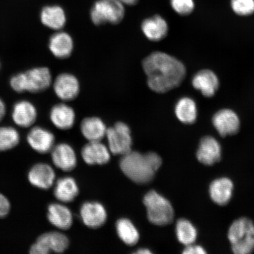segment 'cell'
<instances>
[{
	"label": "cell",
	"mask_w": 254,
	"mask_h": 254,
	"mask_svg": "<svg viewBox=\"0 0 254 254\" xmlns=\"http://www.w3.org/2000/svg\"><path fill=\"white\" fill-rule=\"evenodd\" d=\"M147 84L152 91L165 93L179 87L186 75L183 64L167 54L156 52L142 61Z\"/></svg>",
	"instance_id": "cell-1"
},
{
	"label": "cell",
	"mask_w": 254,
	"mask_h": 254,
	"mask_svg": "<svg viewBox=\"0 0 254 254\" xmlns=\"http://www.w3.org/2000/svg\"><path fill=\"white\" fill-rule=\"evenodd\" d=\"M141 30L149 40L157 42L166 37L168 26L164 18L156 15L145 19L141 24Z\"/></svg>",
	"instance_id": "cell-20"
},
{
	"label": "cell",
	"mask_w": 254,
	"mask_h": 254,
	"mask_svg": "<svg viewBox=\"0 0 254 254\" xmlns=\"http://www.w3.org/2000/svg\"><path fill=\"white\" fill-rule=\"evenodd\" d=\"M69 240L60 232H48L40 236L31 246V254H48L51 252L63 253L68 249Z\"/></svg>",
	"instance_id": "cell-7"
},
{
	"label": "cell",
	"mask_w": 254,
	"mask_h": 254,
	"mask_svg": "<svg viewBox=\"0 0 254 254\" xmlns=\"http://www.w3.org/2000/svg\"><path fill=\"white\" fill-rule=\"evenodd\" d=\"M196 157L200 163L206 166H212L220 161L221 157L220 143L212 136H205L199 143Z\"/></svg>",
	"instance_id": "cell-14"
},
{
	"label": "cell",
	"mask_w": 254,
	"mask_h": 254,
	"mask_svg": "<svg viewBox=\"0 0 254 254\" xmlns=\"http://www.w3.org/2000/svg\"><path fill=\"white\" fill-rule=\"evenodd\" d=\"M109 150L114 155H123L131 151L132 139L131 129L123 122H117L107 130Z\"/></svg>",
	"instance_id": "cell-6"
},
{
	"label": "cell",
	"mask_w": 254,
	"mask_h": 254,
	"mask_svg": "<svg viewBox=\"0 0 254 254\" xmlns=\"http://www.w3.org/2000/svg\"><path fill=\"white\" fill-rule=\"evenodd\" d=\"M49 48L50 52L57 59H67L74 50V41L66 32L57 31L50 37Z\"/></svg>",
	"instance_id": "cell-17"
},
{
	"label": "cell",
	"mask_w": 254,
	"mask_h": 254,
	"mask_svg": "<svg viewBox=\"0 0 254 254\" xmlns=\"http://www.w3.org/2000/svg\"><path fill=\"white\" fill-rule=\"evenodd\" d=\"M143 203L147 209V218L151 223L158 226H165L173 222L174 211L172 205L167 199L151 190L144 196Z\"/></svg>",
	"instance_id": "cell-4"
},
{
	"label": "cell",
	"mask_w": 254,
	"mask_h": 254,
	"mask_svg": "<svg viewBox=\"0 0 254 254\" xmlns=\"http://www.w3.org/2000/svg\"><path fill=\"white\" fill-rule=\"evenodd\" d=\"M9 85L12 90L16 93H23L27 92L25 73L19 72L12 76L9 79Z\"/></svg>",
	"instance_id": "cell-33"
},
{
	"label": "cell",
	"mask_w": 254,
	"mask_h": 254,
	"mask_svg": "<svg viewBox=\"0 0 254 254\" xmlns=\"http://www.w3.org/2000/svg\"><path fill=\"white\" fill-rule=\"evenodd\" d=\"M183 253L184 254H204L206 253L202 247L190 244V245L187 246Z\"/></svg>",
	"instance_id": "cell-35"
},
{
	"label": "cell",
	"mask_w": 254,
	"mask_h": 254,
	"mask_svg": "<svg viewBox=\"0 0 254 254\" xmlns=\"http://www.w3.org/2000/svg\"><path fill=\"white\" fill-rule=\"evenodd\" d=\"M37 116L36 106L26 100L18 101L12 108V120L21 128H29L33 126L36 122Z\"/></svg>",
	"instance_id": "cell-11"
},
{
	"label": "cell",
	"mask_w": 254,
	"mask_h": 254,
	"mask_svg": "<svg viewBox=\"0 0 254 254\" xmlns=\"http://www.w3.org/2000/svg\"><path fill=\"white\" fill-rule=\"evenodd\" d=\"M82 159L88 165H104L110 160V151L100 141H89L82 148Z\"/></svg>",
	"instance_id": "cell-18"
},
{
	"label": "cell",
	"mask_w": 254,
	"mask_h": 254,
	"mask_svg": "<svg viewBox=\"0 0 254 254\" xmlns=\"http://www.w3.org/2000/svg\"><path fill=\"white\" fill-rule=\"evenodd\" d=\"M161 164L160 155L153 152L142 154L131 150L123 155L120 161L123 173L132 182L141 185L150 183L154 179Z\"/></svg>",
	"instance_id": "cell-2"
},
{
	"label": "cell",
	"mask_w": 254,
	"mask_h": 254,
	"mask_svg": "<svg viewBox=\"0 0 254 254\" xmlns=\"http://www.w3.org/2000/svg\"><path fill=\"white\" fill-rule=\"evenodd\" d=\"M0 68H1V63H0Z\"/></svg>",
	"instance_id": "cell-39"
},
{
	"label": "cell",
	"mask_w": 254,
	"mask_h": 254,
	"mask_svg": "<svg viewBox=\"0 0 254 254\" xmlns=\"http://www.w3.org/2000/svg\"><path fill=\"white\" fill-rule=\"evenodd\" d=\"M124 5H134L137 4L138 0H119Z\"/></svg>",
	"instance_id": "cell-37"
},
{
	"label": "cell",
	"mask_w": 254,
	"mask_h": 254,
	"mask_svg": "<svg viewBox=\"0 0 254 254\" xmlns=\"http://www.w3.org/2000/svg\"><path fill=\"white\" fill-rule=\"evenodd\" d=\"M50 119L57 128L68 129L74 125L75 113L68 105L60 103L55 105L51 109Z\"/></svg>",
	"instance_id": "cell-21"
},
{
	"label": "cell",
	"mask_w": 254,
	"mask_h": 254,
	"mask_svg": "<svg viewBox=\"0 0 254 254\" xmlns=\"http://www.w3.org/2000/svg\"><path fill=\"white\" fill-rule=\"evenodd\" d=\"M232 250L236 254H249L254 250V224L243 217L231 224L228 234Z\"/></svg>",
	"instance_id": "cell-3"
},
{
	"label": "cell",
	"mask_w": 254,
	"mask_h": 254,
	"mask_svg": "<svg viewBox=\"0 0 254 254\" xmlns=\"http://www.w3.org/2000/svg\"><path fill=\"white\" fill-rule=\"evenodd\" d=\"M233 183L227 178H221L214 181L209 186V195L216 204L224 205L230 202L233 194Z\"/></svg>",
	"instance_id": "cell-24"
},
{
	"label": "cell",
	"mask_w": 254,
	"mask_h": 254,
	"mask_svg": "<svg viewBox=\"0 0 254 254\" xmlns=\"http://www.w3.org/2000/svg\"><path fill=\"white\" fill-rule=\"evenodd\" d=\"M51 152L53 163L59 169L67 172L77 166V156L70 145L61 143L55 145Z\"/></svg>",
	"instance_id": "cell-16"
},
{
	"label": "cell",
	"mask_w": 254,
	"mask_h": 254,
	"mask_svg": "<svg viewBox=\"0 0 254 254\" xmlns=\"http://www.w3.org/2000/svg\"><path fill=\"white\" fill-rule=\"evenodd\" d=\"M11 204L4 195L0 193V218H4L10 211Z\"/></svg>",
	"instance_id": "cell-34"
},
{
	"label": "cell",
	"mask_w": 254,
	"mask_h": 254,
	"mask_svg": "<svg viewBox=\"0 0 254 254\" xmlns=\"http://www.w3.org/2000/svg\"><path fill=\"white\" fill-rule=\"evenodd\" d=\"M116 227L117 234L126 245L133 246L138 242V231L135 225L128 219H119L116 222Z\"/></svg>",
	"instance_id": "cell-28"
},
{
	"label": "cell",
	"mask_w": 254,
	"mask_h": 254,
	"mask_svg": "<svg viewBox=\"0 0 254 254\" xmlns=\"http://www.w3.org/2000/svg\"><path fill=\"white\" fill-rule=\"evenodd\" d=\"M212 123L222 136L236 134L239 131L240 119L237 114L230 109L219 111L213 117Z\"/></svg>",
	"instance_id": "cell-12"
},
{
	"label": "cell",
	"mask_w": 254,
	"mask_h": 254,
	"mask_svg": "<svg viewBox=\"0 0 254 254\" xmlns=\"http://www.w3.org/2000/svg\"><path fill=\"white\" fill-rule=\"evenodd\" d=\"M192 85L206 97H211L217 92L219 87L217 76L211 70L200 71L192 79Z\"/></svg>",
	"instance_id": "cell-23"
},
{
	"label": "cell",
	"mask_w": 254,
	"mask_h": 254,
	"mask_svg": "<svg viewBox=\"0 0 254 254\" xmlns=\"http://www.w3.org/2000/svg\"><path fill=\"white\" fill-rule=\"evenodd\" d=\"M6 112H7V107H6L4 101L0 97V122H1V121L4 118Z\"/></svg>",
	"instance_id": "cell-36"
},
{
	"label": "cell",
	"mask_w": 254,
	"mask_h": 254,
	"mask_svg": "<svg viewBox=\"0 0 254 254\" xmlns=\"http://www.w3.org/2000/svg\"><path fill=\"white\" fill-rule=\"evenodd\" d=\"M80 129L88 141H100L106 136L107 128L102 120L92 117L82 121Z\"/></svg>",
	"instance_id": "cell-25"
},
{
	"label": "cell",
	"mask_w": 254,
	"mask_h": 254,
	"mask_svg": "<svg viewBox=\"0 0 254 254\" xmlns=\"http://www.w3.org/2000/svg\"><path fill=\"white\" fill-rule=\"evenodd\" d=\"M56 96L64 101L74 100L80 91V84L77 77L70 73L59 74L53 82Z\"/></svg>",
	"instance_id": "cell-8"
},
{
	"label": "cell",
	"mask_w": 254,
	"mask_h": 254,
	"mask_svg": "<svg viewBox=\"0 0 254 254\" xmlns=\"http://www.w3.org/2000/svg\"><path fill=\"white\" fill-rule=\"evenodd\" d=\"M27 141L34 151L40 154H46L55 147V136L52 132L43 127H34L28 133Z\"/></svg>",
	"instance_id": "cell-10"
},
{
	"label": "cell",
	"mask_w": 254,
	"mask_h": 254,
	"mask_svg": "<svg viewBox=\"0 0 254 254\" xmlns=\"http://www.w3.org/2000/svg\"><path fill=\"white\" fill-rule=\"evenodd\" d=\"M171 5L177 13L182 15H189L194 9L193 0H171Z\"/></svg>",
	"instance_id": "cell-32"
},
{
	"label": "cell",
	"mask_w": 254,
	"mask_h": 254,
	"mask_svg": "<svg viewBox=\"0 0 254 254\" xmlns=\"http://www.w3.org/2000/svg\"><path fill=\"white\" fill-rule=\"evenodd\" d=\"M175 112L177 119L187 125L194 123L197 118V108L195 101L189 97H184L178 101Z\"/></svg>",
	"instance_id": "cell-27"
},
{
	"label": "cell",
	"mask_w": 254,
	"mask_h": 254,
	"mask_svg": "<svg viewBox=\"0 0 254 254\" xmlns=\"http://www.w3.org/2000/svg\"><path fill=\"white\" fill-rule=\"evenodd\" d=\"M29 182L34 187L42 190H48L53 185L56 173L49 164L39 163L32 167L28 174Z\"/></svg>",
	"instance_id": "cell-15"
},
{
	"label": "cell",
	"mask_w": 254,
	"mask_h": 254,
	"mask_svg": "<svg viewBox=\"0 0 254 254\" xmlns=\"http://www.w3.org/2000/svg\"><path fill=\"white\" fill-rule=\"evenodd\" d=\"M20 141V135L13 127H0V152L11 150Z\"/></svg>",
	"instance_id": "cell-30"
},
{
	"label": "cell",
	"mask_w": 254,
	"mask_h": 254,
	"mask_svg": "<svg viewBox=\"0 0 254 254\" xmlns=\"http://www.w3.org/2000/svg\"><path fill=\"white\" fill-rule=\"evenodd\" d=\"M176 234L180 242L186 246L193 244L197 237V232L190 221L180 219L177 222Z\"/></svg>",
	"instance_id": "cell-29"
},
{
	"label": "cell",
	"mask_w": 254,
	"mask_h": 254,
	"mask_svg": "<svg viewBox=\"0 0 254 254\" xmlns=\"http://www.w3.org/2000/svg\"><path fill=\"white\" fill-rule=\"evenodd\" d=\"M125 16V5L119 0H98L90 11L91 20L96 25L118 24Z\"/></svg>",
	"instance_id": "cell-5"
},
{
	"label": "cell",
	"mask_w": 254,
	"mask_h": 254,
	"mask_svg": "<svg viewBox=\"0 0 254 254\" xmlns=\"http://www.w3.org/2000/svg\"><path fill=\"white\" fill-rule=\"evenodd\" d=\"M135 254H152L151 252H150V250L148 249H139L137 252H135Z\"/></svg>",
	"instance_id": "cell-38"
},
{
	"label": "cell",
	"mask_w": 254,
	"mask_h": 254,
	"mask_svg": "<svg viewBox=\"0 0 254 254\" xmlns=\"http://www.w3.org/2000/svg\"><path fill=\"white\" fill-rule=\"evenodd\" d=\"M231 4L238 15H250L254 12V0H231Z\"/></svg>",
	"instance_id": "cell-31"
},
{
	"label": "cell",
	"mask_w": 254,
	"mask_h": 254,
	"mask_svg": "<svg viewBox=\"0 0 254 254\" xmlns=\"http://www.w3.org/2000/svg\"><path fill=\"white\" fill-rule=\"evenodd\" d=\"M47 218L54 226L62 230H68L73 222L70 209L58 203H53L49 206Z\"/></svg>",
	"instance_id": "cell-22"
},
{
	"label": "cell",
	"mask_w": 254,
	"mask_h": 254,
	"mask_svg": "<svg viewBox=\"0 0 254 254\" xmlns=\"http://www.w3.org/2000/svg\"><path fill=\"white\" fill-rule=\"evenodd\" d=\"M79 193L78 187L72 177H66L57 180L54 193L59 201L69 203L74 201Z\"/></svg>",
	"instance_id": "cell-26"
},
{
	"label": "cell",
	"mask_w": 254,
	"mask_h": 254,
	"mask_svg": "<svg viewBox=\"0 0 254 254\" xmlns=\"http://www.w3.org/2000/svg\"><path fill=\"white\" fill-rule=\"evenodd\" d=\"M80 216L87 227L94 229L102 227L107 218L104 206L97 202H84L80 209Z\"/></svg>",
	"instance_id": "cell-13"
},
{
	"label": "cell",
	"mask_w": 254,
	"mask_h": 254,
	"mask_svg": "<svg viewBox=\"0 0 254 254\" xmlns=\"http://www.w3.org/2000/svg\"><path fill=\"white\" fill-rule=\"evenodd\" d=\"M27 92L40 93L47 90L53 84L52 72L45 66H39L24 72Z\"/></svg>",
	"instance_id": "cell-9"
},
{
	"label": "cell",
	"mask_w": 254,
	"mask_h": 254,
	"mask_svg": "<svg viewBox=\"0 0 254 254\" xmlns=\"http://www.w3.org/2000/svg\"><path fill=\"white\" fill-rule=\"evenodd\" d=\"M40 18L44 26L56 31L64 27L66 15L64 9L59 5H47L40 12Z\"/></svg>",
	"instance_id": "cell-19"
}]
</instances>
